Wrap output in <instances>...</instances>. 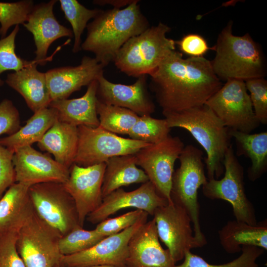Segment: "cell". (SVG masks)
<instances>
[{
  "instance_id": "cell-18",
  "label": "cell",
  "mask_w": 267,
  "mask_h": 267,
  "mask_svg": "<svg viewBox=\"0 0 267 267\" xmlns=\"http://www.w3.org/2000/svg\"><path fill=\"white\" fill-rule=\"evenodd\" d=\"M147 75L137 78L132 85L113 83L103 75L97 80L96 96L101 102L125 108L139 116L151 115L155 106L148 90Z\"/></svg>"
},
{
  "instance_id": "cell-32",
  "label": "cell",
  "mask_w": 267,
  "mask_h": 267,
  "mask_svg": "<svg viewBox=\"0 0 267 267\" xmlns=\"http://www.w3.org/2000/svg\"><path fill=\"white\" fill-rule=\"evenodd\" d=\"M171 128L165 119L154 118L151 115L139 116L129 134L130 138L155 144L170 135Z\"/></svg>"
},
{
  "instance_id": "cell-25",
  "label": "cell",
  "mask_w": 267,
  "mask_h": 267,
  "mask_svg": "<svg viewBox=\"0 0 267 267\" xmlns=\"http://www.w3.org/2000/svg\"><path fill=\"white\" fill-rule=\"evenodd\" d=\"M78 143L77 127L57 119L38 145L42 150L52 154L55 161L70 169L74 163Z\"/></svg>"
},
{
  "instance_id": "cell-16",
  "label": "cell",
  "mask_w": 267,
  "mask_h": 267,
  "mask_svg": "<svg viewBox=\"0 0 267 267\" xmlns=\"http://www.w3.org/2000/svg\"><path fill=\"white\" fill-rule=\"evenodd\" d=\"M16 182L32 186L49 182L64 183L69 169L32 146L16 150L13 156Z\"/></svg>"
},
{
  "instance_id": "cell-35",
  "label": "cell",
  "mask_w": 267,
  "mask_h": 267,
  "mask_svg": "<svg viewBox=\"0 0 267 267\" xmlns=\"http://www.w3.org/2000/svg\"><path fill=\"white\" fill-rule=\"evenodd\" d=\"M34 5L32 0L0 1V38L6 37L8 30L12 26L24 24Z\"/></svg>"
},
{
  "instance_id": "cell-24",
  "label": "cell",
  "mask_w": 267,
  "mask_h": 267,
  "mask_svg": "<svg viewBox=\"0 0 267 267\" xmlns=\"http://www.w3.org/2000/svg\"><path fill=\"white\" fill-rule=\"evenodd\" d=\"M27 184L15 182L0 198V235L18 231L34 211Z\"/></svg>"
},
{
  "instance_id": "cell-8",
  "label": "cell",
  "mask_w": 267,
  "mask_h": 267,
  "mask_svg": "<svg viewBox=\"0 0 267 267\" xmlns=\"http://www.w3.org/2000/svg\"><path fill=\"white\" fill-rule=\"evenodd\" d=\"M223 164V177L221 179H208L202 185L204 195L210 199L228 202L236 221L256 224L255 208L245 193L244 169L235 155L232 144L225 152Z\"/></svg>"
},
{
  "instance_id": "cell-13",
  "label": "cell",
  "mask_w": 267,
  "mask_h": 267,
  "mask_svg": "<svg viewBox=\"0 0 267 267\" xmlns=\"http://www.w3.org/2000/svg\"><path fill=\"white\" fill-rule=\"evenodd\" d=\"M153 216L159 239L167 246L175 264L191 249L200 247L194 236L191 219L183 208L168 203L157 208Z\"/></svg>"
},
{
  "instance_id": "cell-2",
  "label": "cell",
  "mask_w": 267,
  "mask_h": 267,
  "mask_svg": "<svg viewBox=\"0 0 267 267\" xmlns=\"http://www.w3.org/2000/svg\"><path fill=\"white\" fill-rule=\"evenodd\" d=\"M138 1L134 0L122 9L102 10L88 24L81 50L92 52L105 67L113 62L119 49L129 39L150 27Z\"/></svg>"
},
{
  "instance_id": "cell-22",
  "label": "cell",
  "mask_w": 267,
  "mask_h": 267,
  "mask_svg": "<svg viewBox=\"0 0 267 267\" xmlns=\"http://www.w3.org/2000/svg\"><path fill=\"white\" fill-rule=\"evenodd\" d=\"M37 66L33 60L31 64L21 70L8 74L5 81L23 97L34 113L49 107L52 101L45 74L38 71Z\"/></svg>"
},
{
  "instance_id": "cell-26",
  "label": "cell",
  "mask_w": 267,
  "mask_h": 267,
  "mask_svg": "<svg viewBox=\"0 0 267 267\" xmlns=\"http://www.w3.org/2000/svg\"><path fill=\"white\" fill-rule=\"evenodd\" d=\"M221 246L228 253L241 251L243 245H251L267 249V222L255 225L244 222L229 221L218 232Z\"/></svg>"
},
{
  "instance_id": "cell-4",
  "label": "cell",
  "mask_w": 267,
  "mask_h": 267,
  "mask_svg": "<svg viewBox=\"0 0 267 267\" xmlns=\"http://www.w3.org/2000/svg\"><path fill=\"white\" fill-rule=\"evenodd\" d=\"M229 21L219 34L214 46L215 57L211 61L212 69L220 79L248 80L265 78L267 62L261 46L249 34H232Z\"/></svg>"
},
{
  "instance_id": "cell-37",
  "label": "cell",
  "mask_w": 267,
  "mask_h": 267,
  "mask_svg": "<svg viewBox=\"0 0 267 267\" xmlns=\"http://www.w3.org/2000/svg\"><path fill=\"white\" fill-rule=\"evenodd\" d=\"M147 215L142 210L135 209L115 218H108L97 223L94 229L105 237L114 235L132 226Z\"/></svg>"
},
{
  "instance_id": "cell-36",
  "label": "cell",
  "mask_w": 267,
  "mask_h": 267,
  "mask_svg": "<svg viewBox=\"0 0 267 267\" xmlns=\"http://www.w3.org/2000/svg\"><path fill=\"white\" fill-rule=\"evenodd\" d=\"M19 31V26L16 25L8 35L0 39V76L6 71H18L33 62L21 58L15 52V39ZM4 83L0 78V87Z\"/></svg>"
},
{
  "instance_id": "cell-42",
  "label": "cell",
  "mask_w": 267,
  "mask_h": 267,
  "mask_svg": "<svg viewBox=\"0 0 267 267\" xmlns=\"http://www.w3.org/2000/svg\"><path fill=\"white\" fill-rule=\"evenodd\" d=\"M175 43L180 52L189 57H202L209 50H214V46L209 47L205 39L198 34H186Z\"/></svg>"
},
{
  "instance_id": "cell-17",
  "label": "cell",
  "mask_w": 267,
  "mask_h": 267,
  "mask_svg": "<svg viewBox=\"0 0 267 267\" xmlns=\"http://www.w3.org/2000/svg\"><path fill=\"white\" fill-rule=\"evenodd\" d=\"M169 202L161 197L154 186L148 181L136 189L126 191L120 188L103 198L100 205L87 216L86 220L97 224L121 210L134 208L153 216L155 210L168 204Z\"/></svg>"
},
{
  "instance_id": "cell-33",
  "label": "cell",
  "mask_w": 267,
  "mask_h": 267,
  "mask_svg": "<svg viewBox=\"0 0 267 267\" xmlns=\"http://www.w3.org/2000/svg\"><path fill=\"white\" fill-rule=\"evenodd\" d=\"M264 249L257 246L243 245L241 254L230 262L222 265L208 263L202 257L187 252L183 262L175 267H259L256 260L264 253Z\"/></svg>"
},
{
  "instance_id": "cell-43",
  "label": "cell",
  "mask_w": 267,
  "mask_h": 267,
  "mask_svg": "<svg viewBox=\"0 0 267 267\" xmlns=\"http://www.w3.org/2000/svg\"><path fill=\"white\" fill-rule=\"evenodd\" d=\"M134 0H94L93 3L99 5L109 4L114 8L121 9L124 6H127L134 1Z\"/></svg>"
},
{
  "instance_id": "cell-29",
  "label": "cell",
  "mask_w": 267,
  "mask_h": 267,
  "mask_svg": "<svg viewBox=\"0 0 267 267\" xmlns=\"http://www.w3.org/2000/svg\"><path fill=\"white\" fill-rule=\"evenodd\" d=\"M229 134L235 139L236 155H243L251 160L248 178L255 181L267 170V132L251 134L229 129Z\"/></svg>"
},
{
  "instance_id": "cell-20",
  "label": "cell",
  "mask_w": 267,
  "mask_h": 267,
  "mask_svg": "<svg viewBox=\"0 0 267 267\" xmlns=\"http://www.w3.org/2000/svg\"><path fill=\"white\" fill-rule=\"evenodd\" d=\"M104 65L94 57L84 56L81 63L50 69L45 73L51 101L67 98L103 75Z\"/></svg>"
},
{
  "instance_id": "cell-12",
  "label": "cell",
  "mask_w": 267,
  "mask_h": 267,
  "mask_svg": "<svg viewBox=\"0 0 267 267\" xmlns=\"http://www.w3.org/2000/svg\"><path fill=\"white\" fill-rule=\"evenodd\" d=\"M184 145L178 136L170 134L164 140L151 144L137 152L136 164L147 175L157 193L171 203V190L176 161Z\"/></svg>"
},
{
  "instance_id": "cell-15",
  "label": "cell",
  "mask_w": 267,
  "mask_h": 267,
  "mask_svg": "<svg viewBox=\"0 0 267 267\" xmlns=\"http://www.w3.org/2000/svg\"><path fill=\"white\" fill-rule=\"evenodd\" d=\"M106 164L81 167L74 163L69 169V176L63 183L73 199L83 227L89 214L101 203L102 185Z\"/></svg>"
},
{
  "instance_id": "cell-10",
  "label": "cell",
  "mask_w": 267,
  "mask_h": 267,
  "mask_svg": "<svg viewBox=\"0 0 267 267\" xmlns=\"http://www.w3.org/2000/svg\"><path fill=\"white\" fill-rule=\"evenodd\" d=\"M77 129L78 143L74 163L81 167L106 163L117 156L134 154L151 144L121 137L99 126H80Z\"/></svg>"
},
{
  "instance_id": "cell-44",
  "label": "cell",
  "mask_w": 267,
  "mask_h": 267,
  "mask_svg": "<svg viewBox=\"0 0 267 267\" xmlns=\"http://www.w3.org/2000/svg\"><path fill=\"white\" fill-rule=\"evenodd\" d=\"M87 267H117L111 266V265H97V266H93Z\"/></svg>"
},
{
  "instance_id": "cell-21",
  "label": "cell",
  "mask_w": 267,
  "mask_h": 267,
  "mask_svg": "<svg viewBox=\"0 0 267 267\" xmlns=\"http://www.w3.org/2000/svg\"><path fill=\"white\" fill-rule=\"evenodd\" d=\"M169 250L161 246L153 219L133 235L129 244L126 267H175Z\"/></svg>"
},
{
  "instance_id": "cell-11",
  "label": "cell",
  "mask_w": 267,
  "mask_h": 267,
  "mask_svg": "<svg viewBox=\"0 0 267 267\" xmlns=\"http://www.w3.org/2000/svg\"><path fill=\"white\" fill-rule=\"evenodd\" d=\"M205 104L230 130L251 133L260 125L243 80H226Z\"/></svg>"
},
{
  "instance_id": "cell-39",
  "label": "cell",
  "mask_w": 267,
  "mask_h": 267,
  "mask_svg": "<svg viewBox=\"0 0 267 267\" xmlns=\"http://www.w3.org/2000/svg\"><path fill=\"white\" fill-rule=\"evenodd\" d=\"M18 232L0 235V267H26L16 248Z\"/></svg>"
},
{
  "instance_id": "cell-7",
  "label": "cell",
  "mask_w": 267,
  "mask_h": 267,
  "mask_svg": "<svg viewBox=\"0 0 267 267\" xmlns=\"http://www.w3.org/2000/svg\"><path fill=\"white\" fill-rule=\"evenodd\" d=\"M62 236L35 210L18 232L16 248L26 267H54L62 256L59 241Z\"/></svg>"
},
{
  "instance_id": "cell-41",
  "label": "cell",
  "mask_w": 267,
  "mask_h": 267,
  "mask_svg": "<svg viewBox=\"0 0 267 267\" xmlns=\"http://www.w3.org/2000/svg\"><path fill=\"white\" fill-rule=\"evenodd\" d=\"M13 154V151L0 144V198L16 182Z\"/></svg>"
},
{
  "instance_id": "cell-40",
  "label": "cell",
  "mask_w": 267,
  "mask_h": 267,
  "mask_svg": "<svg viewBox=\"0 0 267 267\" xmlns=\"http://www.w3.org/2000/svg\"><path fill=\"white\" fill-rule=\"evenodd\" d=\"M20 128L19 111L12 101L4 99L0 102V135H11Z\"/></svg>"
},
{
  "instance_id": "cell-34",
  "label": "cell",
  "mask_w": 267,
  "mask_h": 267,
  "mask_svg": "<svg viewBox=\"0 0 267 267\" xmlns=\"http://www.w3.org/2000/svg\"><path fill=\"white\" fill-rule=\"evenodd\" d=\"M105 237L95 229L88 230L79 227L60 238L59 251L62 256L74 254L91 248Z\"/></svg>"
},
{
  "instance_id": "cell-45",
  "label": "cell",
  "mask_w": 267,
  "mask_h": 267,
  "mask_svg": "<svg viewBox=\"0 0 267 267\" xmlns=\"http://www.w3.org/2000/svg\"><path fill=\"white\" fill-rule=\"evenodd\" d=\"M54 267H61L58 264L55 265Z\"/></svg>"
},
{
  "instance_id": "cell-5",
  "label": "cell",
  "mask_w": 267,
  "mask_h": 267,
  "mask_svg": "<svg viewBox=\"0 0 267 267\" xmlns=\"http://www.w3.org/2000/svg\"><path fill=\"white\" fill-rule=\"evenodd\" d=\"M170 31V27L159 22L131 38L117 52L115 65L129 76L149 75L176 50L175 41L166 36Z\"/></svg>"
},
{
  "instance_id": "cell-1",
  "label": "cell",
  "mask_w": 267,
  "mask_h": 267,
  "mask_svg": "<svg viewBox=\"0 0 267 267\" xmlns=\"http://www.w3.org/2000/svg\"><path fill=\"white\" fill-rule=\"evenodd\" d=\"M148 76L150 89L162 113L203 105L222 86L211 61L204 56L184 58L176 50Z\"/></svg>"
},
{
  "instance_id": "cell-6",
  "label": "cell",
  "mask_w": 267,
  "mask_h": 267,
  "mask_svg": "<svg viewBox=\"0 0 267 267\" xmlns=\"http://www.w3.org/2000/svg\"><path fill=\"white\" fill-rule=\"evenodd\" d=\"M203 155L201 149L192 144L184 146L178 158L179 167L173 173L170 194L172 201L183 208L189 216L200 247L207 244L200 227L198 200V190L208 180Z\"/></svg>"
},
{
  "instance_id": "cell-27",
  "label": "cell",
  "mask_w": 267,
  "mask_h": 267,
  "mask_svg": "<svg viewBox=\"0 0 267 267\" xmlns=\"http://www.w3.org/2000/svg\"><path fill=\"white\" fill-rule=\"evenodd\" d=\"M105 164L102 185L103 198L122 186L149 181L145 172L137 167L134 154L115 156Z\"/></svg>"
},
{
  "instance_id": "cell-3",
  "label": "cell",
  "mask_w": 267,
  "mask_h": 267,
  "mask_svg": "<svg viewBox=\"0 0 267 267\" xmlns=\"http://www.w3.org/2000/svg\"><path fill=\"white\" fill-rule=\"evenodd\" d=\"M171 128L188 131L207 153L205 163L208 179L224 173V155L231 145L229 129L205 104L177 112L162 113Z\"/></svg>"
},
{
  "instance_id": "cell-30",
  "label": "cell",
  "mask_w": 267,
  "mask_h": 267,
  "mask_svg": "<svg viewBox=\"0 0 267 267\" xmlns=\"http://www.w3.org/2000/svg\"><path fill=\"white\" fill-rule=\"evenodd\" d=\"M99 127L115 134H128L139 116L131 110L97 100Z\"/></svg>"
},
{
  "instance_id": "cell-9",
  "label": "cell",
  "mask_w": 267,
  "mask_h": 267,
  "mask_svg": "<svg viewBox=\"0 0 267 267\" xmlns=\"http://www.w3.org/2000/svg\"><path fill=\"white\" fill-rule=\"evenodd\" d=\"M29 193L37 215L62 236L82 227L75 202L63 183L36 184L29 187Z\"/></svg>"
},
{
  "instance_id": "cell-19",
  "label": "cell",
  "mask_w": 267,
  "mask_h": 267,
  "mask_svg": "<svg viewBox=\"0 0 267 267\" xmlns=\"http://www.w3.org/2000/svg\"><path fill=\"white\" fill-rule=\"evenodd\" d=\"M57 1L51 0L35 5L23 24L33 36L36 48L34 60L38 65L46 64L47 51L52 43L63 37L73 36L72 31L60 24L54 16L53 7Z\"/></svg>"
},
{
  "instance_id": "cell-28",
  "label": "cell",
  "mask_w": 267,
  "mask_h": 267,
  "mask_svg": "<svg viewBox=\"0 0 267 267\" xmlns=\"http://www.w3.org/2000/svg\"><path fill=\"white\" fill-rule=\"evenodd\" d=\"M58 119L57 113L48 107L35 113L26 124L14 134L0 138V144L14 151L18 148L32 146L38 142Z\"/></svg>"
},
{
  "instance_id": "cell-23",
  "label": "cell",
  "mask_w": 267,
  "mask_h": 267,
  "mask_svg": "<svg viewBox=\"0 0 267 267\" xmlns=\"http://www.w3.org/2000/svg\"><path fill=\"white\" fill-rule=\"evenodd\" d=\"M97 86V81L94 80L88 86L82 96L53 101L49 107L56 110L58 120L61 122L77 127L84 126L97 128L99 126L96 111Z\"/></svg>"
},
{
  "instance_id": "cell-38",
  "label": "cell",
  "mask_w": 267,
  "mask_h": 267,
  "mask_svg": "<svg viewBox=\"0 0 267 267\" xmlns=\"http://www.w3.org/2000/svg\"><path fill=\"white\" fill-rule=\"evenodd\" d=\"M255 116L260 124H267V81L264 78L245 81Z\"/></svg>"
},
{
  "instance_id": "cell-31",
  "label": "cell",
  "mask_w": 267,
  "mask_h": 267,
  "mask_svg": "<svg viewBox=\"0 0 267 267\" xmlns=\"http://www.w3.org/2000/svg\"><path fill=\"white\" fill-rule=\"evenodd\" d=\"M59 1L65 18L72 28L74 38L72 51L74 53H77L81 50V37L88 22L94 18L102 10L88 9L76 0H60Z\"/></svg>"
},
{
  "instance_id": "cell-14",
  "label": "cell",
  "mask_w": 267,
  "mask_h": 267,
  "mask_svg": "<svg viewBox=\"0 0 267 267\" xmlns=\"http://www.w3.org/2000/svg\"><path fill=\"white\" fill-rule=\"evenodd\" d=\"M148 216L146 215L125 230L105 237L86 250L62 256L58 265L61 267H87L97 265L126 267L129 241L134 232L147 222Z\"/></svg>"
}]
</instances>
